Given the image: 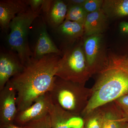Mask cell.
Returning a JSON list of instances; mask_svg holds the SVG:
<instances>
[{
	"mask_svg": "<svg viewBox=\"0 0 128 128\" xmlns=\"http://www.w3.org/2000/svg\"><path fill=\"white\" fill-rule=\"evenodd\" d=\"M86 0H66L68 6H83Z\"/></svg>",
	"mask_w": 128,
	"mask_h": 128,
	"instance_id": "d4e9b609",
	"label": "cell"
},
{
	"mask_svg": "<svg viewBox=\"0 0 128 128\" xmlns=\"http://www.w3.org/2000/svg\"><path fill=\"white\" fill-rule=\"evenodd\" d=\"M53 104L49 92L41 95L29 108L18 112L14 124L22 127L28 122L42 118L49 114Z\"/></svg>",
	"mask_w": 128,
	"mask_h": 128,
	"instance_id": "52a82bcc",
	"label": "cell"
},
{
	"mask_svg": "<svg viewBox=\"0 0 128 128\" xmlns=\"http://www.w3.org/2000/svg\"><path fill=\"white\" fill-rule=\"evenodd\" d=\"M98 74L82 118L95 108L128 95V67L121 57L108 58L107 66Z\"/></svg>",
	"mask_w": 128,
	"mask_h": 128,
	"instance_id": "7a4b0ae2",
	"label": "cell"
},
{
	"mask_svg": "<svg viewBox=\"0 0 128 128\" xmlns=\"http://www.w3.org/2000/svg\"><path fill=\"white\" fill-rule=\"evenodd\" d=\"M0 128H23L22 127H20L16 125L13 124H6V125H0Z\"/></svg>",
	"mask_w": 128,
	"mask_h": 128,
	"instance_id": "4316f807",
	"label": "cell"
},
{
	"mask_svg": "<svg viewBox=\"0 0 128 128\" xmlns=\"http://www.w3.org/2000/svg\"><path fill=\"white\" fill-rule=\"evenodd\" d=\"M87 14L82 6H68L65 20L76 22L84 25Z\"/></svg>",
	"mask_w": 128,
	"mask_h": 128,
	"instance_id": "d6986e66",
	"label": "cell"
},
{
	"mask_svg": "<svg viewBox=\"0 0 128 128\" xmlns=\"http://www.w3.org/2000/svg\"><path fill=\"white\" fill-rule=\"evenodd\" d=\"M83 47L92 75L99 74L106 67L108 62V58L105 55L102 34L87 37Z\"/></svg>",
	"mask_w": 128,
	"mask_h": 128,
	"instance_id": "8992f818",
	"label": "cell"
},
{
	"mask_svg": "<svg viewBox=\"0 0 128 128\" xmlns=\"http://www.w3.org/2000/svg\"><path fill=\"white\" fill-rule=\"evenodd\" d=\"M42 9L34 11L30 7L18 14L9 24L10 32L7 36L8 44L10 50L16 52L24 65L33 57L28 43L30 26L40 14Z\"/></svg>",
	"mask_w": 128,
	"mask_h": 128,
	"instance_id": "277c9868",
	"label": "cell"
},
{
	"mask_svg": "<svg viewBox=\"0 0 128 128\" xmlns=\"http://www.w3.org/2000/svg\"><path fill=\"white\" fill-rule=\"evenodd\" d=\"M57 33L64 38L74 41L84 34V25L76 22L65 20L63 23L56 29Z\"/></svg>",
	"mask_w": 128,
	"mask_h": 128,
	"instance_id": "2e32d148",
	"label": "cell"
},
{
	"mask_svg": "<svg viewBox=\"0 0 128 128\" xmlns=\"http://www.w3.org/2000/svg\"><path fill=\"white\" fill-rule=\"evenodd\" d=\"M16 92L8 82L0 90V125L14 124L17 114Z\"/></svg>",
	"mask_w": 128,
	"mask_h": 128,
	"instance_id": "ba28073f",
	"label": "cell"
},
{
	"mask_svg": "<svg viewBox=\"0 0 128 128\" xmlns=\"http://www.w3.org/2000/svg\"><path fill=\"white\" fill-rule=\"evenodd\" d=\"M108 18L102 9L88 13L84 24V34L87 37L102 34L107 27Z\"/></svg>",
	"mask_w": 128,
	"mask_h": 128,
	"instance_id": "4fadbf2b",
	"label": "cell"
},
{
	"mask_svg": "<svg viewBox=\"0 0 128 128\" xmlns=\"http://www.w3.org/2000/svg\"><path fill=\"white\" fill-rule=\"evenodd\" d=\"M70 128H83V121L80 117H75L72 118L69 122Z\"/></svg>",
	"mask_w": 128,
	"mask_h": 128,
	"instance_id": "cb8c5ba5",
	"label": "cell"
},
{
	"mask_svg": "<svg viewBox=\"0 0 128 128\" xmlns=\"http://www.w3.org/2000/svg\"><path fill=\"white\" fill-rule=\"evenodd\" d=\"M103 2V0H86L82 7L88 14L92 13L102 9Z\"/></svg>",
	"mask_w": 128,
	"mask_h": 128,
	"instance_id": "44dd1931",
	"label": "cell"
},
{
	"mask_svg": "<svg viewBox=\"0 0 128 128\" xmlns=\"http://www.w3.org/2000/svg\"><path fill=\"white\" fill-rule=\"evenodd\" d=\"M119 29L122 34H128V22H121L119 25Z\"/></svg>",
	"mask_w": 128,
	"mask_h": 128,
	"instance_id": "484cf974",
	"label": "cell"
},
{
	"mask_svg": "<svg viewBox=\"0 0 128 128\" xmlns=\"http://www.w3.org/2000/svg\"><path fill=\"white\" fill-rule=\"evenodd\" d=\"M84 128H102V114L100 107L95 108L82 118Z\"/></svg>",
	"mask_w": 128,
	"mask_h": 128,
	"instance_id": "ac0fdd59",
	"label": "cell"
},
{
	"mask_svg": "<svg viewBox=\"0 0 128 128\" xmlns=\"http://www.w3.org/2000/svg\"><path fill=\"white\" fill-rule=\"evenodd\" d=\"M24 65L17 54L11 50L0 54V90L13 76L23 70Z\"/></svg>",
	"mask_w": 128,
	"mask_h": 128,
	"instance_id": "9c48e42d",
	"label": "cell"
},
{
	"mask_svg": "<svg viewBox=\"0 0 128 128\" xmlns=\"http://www.w3.org/2000/svg\"><path fill=\"white\" fill-rule=\"evenodd\" d=\"M22 127L23 128H52L49 114L41 119L28 122Z\"/></svg>",
	"mask_w": 128,
	"mask_h": 128,
	"instance_id": "ffe728a7",
	"label": "cell"
},
{
	"mask_svg": "<svg viewBox=\"0 0 128 128\" xmlns=\"http://www.w3.org/2000/svg\"><path fill=\"white\" fill-rule=\"evenodd\" d=\"M29 6L27 0H2L0 1V26L7 32L12 20L18 14L26 10Z\"/></svg>",
	"mask_w": 128,
	"mask_h": 128,
	"instance_id": "30bf717a",
	"label": "cell"
},
{
	"mask_svg": "<svg viewBox=\"0 0 128 128\" xmlns=\"http://www.w3.org/2000/svg\"><path fill=\"white\" fill-rule=\"evenodd\" d=\"M102 9L108 18L128 16V0H105Z\"/></svg>",
	"mask_w": 128,
	"mask_h": 128,
	"instance_id": "9a60e30c",
	"label": "cell"
},
{
	"mask_svg": "<svg viewBox=\"0 0 128 128\" xmlns=\"http://www.w3.org/2000/svg\"><path fill=\"white\" fill-rule=\"evenodd\" d=\"M56 76L63 80L86 84L91 76L82 43L72 44L64 49Z\"/></svg>",
	"mask_w": 128,
	"mask_h": 128,
	"instance_id": "5b68a950",
	"label": "cell"
},
{
	"mask_svg": "<svg viewBox=\"0 0 128 128\" xmlns=\"http://www.w3.org/2000/svg\"><path fill=\"white\" fill-rule=\"evenodd\" d=\"M60 56L50 54L32 57L23 70L9 82L16 92L18 111L26 110L38 97L50 91L54 84Z\"/></svg>",
	"mask_w": 128,
	"mask_h": 128,
	"instance_id": "6da1fadb",
	"label": "cell"
},
{
	"mask_svg": "<svg viewBox=\"0 0 128 128\" xmlns=\"http://www.w3.org/2000/svg\"><path fill=\"white\" fill-rule=\"evenodd\" d=\"M53 104L76 117L80 116L91 94V89L85 84L63 80L56 76L49 92Z\"/></svg>",
	"mask_w": 128,
	"mask_h": 128,
	"instance_id": "3957f363",
	"label": "cell"
},
{
	"mask_svg": "<svg viewBox=\"0 0 128 128\" xmlns=\"http://www.w3.org/2000/svg\"></svg>",
	"mask_w": 128,
	"mask_h": 128,
	"instance_id": "f1b7e54d",
	"label": "cell"
},
{
	"mask_svg": "<svg viewBox=\"0 0 128 128\" xmlns=\"http://www.w3.org/2000/svg\"><path fill=\"white\" fill-rule=\"evenodd\" d=\"M33 57L39 58L50 54L61 56L62 52L57 48L48 34L45 22H44L37 39Z\"/></svg>",
	"mask_w": 128,
	"mask_h": 128,
	"instance_id": "7c38bea8",
	"label": "cell"
},
{
	"mask_svg": "<svg viewBox=\"0 0 128 128\" xmlns=\"http://www.w3.org/2000/svg\"><path fill=\"white\" fill-rule=\"evenodd\" d=\"M49 114L52 128H70L69 125V121L76 117L54 104Z\"/></svg>",
	"mask_w": 128,
	"mask_h": 128,
	"instance_id": "e0dca14e",
	"label": "cell"
},
{
	"mask_svg": "<svg viewBox=\"0 0 128 128\" xmlns=\"http://www.w3.org/2000/svg\"><path fill=\"white\" fill-rule=\"evenodd\" d=\"M114 102L124 115L128 118V95L122 96Z\"/></svg>",
	"mask_w": 128,
	"mask_h": 128,
	"instance_id": "7402d4cb",
	"label": "cell"
},
{
	"mask_svg": "<svg viewBox=\"0 0 128 128\" xmlns=\"http://www.w3.org/2000/svg\"><path fill=\"white\" fill-rule=\"evenodd\" d=\"M46 0H27L29 7L34 11L42 9L41 6L45 3Z\"/></svg>",
	"mask_w": 128,
	"mask_h": 128,
	"instance_id": "603a6c76",
	"label": "cell"
},
{
	"mask_svg": "<svg viewBox=\"0 0 128 128\" xmlns=\"http://www.w3.org/2000/svg\"><path fill=\"white\" fill-rule=\"evenodd\" d=\"M68 5L61 0L53 1L48 13L46 14L50 25L56 29L65 20Z\"/></svg>",
	"mask_w": 128,
	"mask_h": 128,
	"instance_id": "5bb4252c",
	"label": "cell"
},
{
	"mask_svg": "<svg viewBox=\"0 0 128 128\" xmlns=\"http://www.w3.org/2000/svg\"><path fill=\"white\" fill-rule=\"evenodd\" d=\"M121 58L124 64L128 67V57H121Z\"/></svg>",
	"mask_w": 128,
	"mask_h": 128,
	"instance_id": "83f0119b",
	"label": "cell"
},
{
	"mask_svg": "<svg viewBox=\"0 0 128 128\" xmlns=\"http://www.w3.org/2000/svg\"><path fill=\"white\" fill-rule=\"evenodd\" d=\"M102 114V128H128V118L114 101L100 107Z\"/></svg>",
	"mask_w": 128,
	"mask_h": 128,
	"instance_id": "8fae6325",
	"label": "cell"
}]
</instances>
